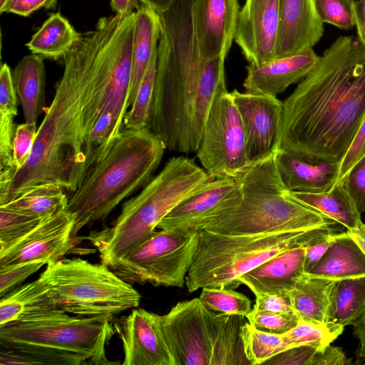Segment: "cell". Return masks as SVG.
Wrapping results in <instances>:
<instances>
[{"label": "cell", "mask_w": 365, "mask_h": 365, "mask_svg": "<svg viewBox=\"0 0 365 365\" xmlns=\"http://www.w3.org/2000/svg\"><path fill=\"white\" fill-rule=\"evenodd\" d=\"M124 354L123 365H175L163 337L159 315L141 308L112 320Z\"/></svg>", "instance_id": "15"}, {"label": "cell", "mask_w": 365, "mask_h": 365, "mask_svg": "<svg viewBox=\"0 0 365 365\" xmlns=\"http://www.w3.org/2000/svg\"><path fill=\"white\" fill-rule=\"evenodd\" d=\"M365 155V115L346 153L339 162L336 179L331 187L341 182L351 168Z\"/></svg>", "instance_id": "44"}, {"label": "cell", "mask_w": 365, "mask_h": 365, "mask_svg": "<svg viewBox=\"0 0 365 365\" xmlns=\"http://www.w3.org/2000/svg\"><path fill=\"white\" fill-rule=\"evenodd\" d=\"M160 33V18L157 12L142 4L136 11L132 48V64L129 106L133 103L152 55L158 47Z\"/></svg>", "instance_id": "26"}, {"label": "cell", "mask_w": 365, "mask_h": 365, "mask_svg": "<svg viewBox=\"0 0 365 365\" xmlns=\"http://www.w3.org/2000/svg\"><path fill=\"white\" fill-rule=\"evenodd\" d=\"M245 317L216 313L199 298L177 303L159 315L160 329L175 365H243L241 339Z\"/></svg>", "instance_id": "9"}, {"label": "cell", "mask_w": 365, "mask_h": 365, "mask_svg": "<svg viewBox=\"0 0 365 365\" xmlns=\"http://www.w3.org/2000/svg\"><path fill=\"white\" fill-rule=\"evenodd\" d=\"M142 4L145 5L158 14H161L168 9L175 0H140Z\"/></svg>", "instance_id": "54"}, {"label": "cell", "mask_w": 365, "mask_h": 365, "mask_svg": "<svg viewBox=\"0 0 365 365\" xmlns=\"http://www.w3.org/2000/svg\"><path fill=\"white\" fill-rule=\"evenodd\" d=\"M198 298L207 308L226 314L246 317L252 309L250 299L232 289L203 287Z\"/></svg>", "instance_id": "35"}, {"label": "cell", "mask_w": 365, "mask_h": 365, "mask_svg": "<svg viewBox=\"0 0 365 365\" xmlns=\"http://www.w3.org/2000/svg\"><path fill=\"white\" fill-rule=\"evenodd\" d=\"M346 232L365 254V224L361 222L357 227L347 230Z\"/></svg>", "instance_id": "53"}, {"label": "cell", "mask_w": 365, "mask_h": 365, "mask_svg": "<svg viewBox=\"0 0 365 365\" xmlns=\"http://www.w3.org/2000/svg\"><path fill=\"white\" fill-rule=\"evenodd\" d=\"M192 158H170L160 172L136 196L126 201L111 227L91 232L86 238L108 267L148 238L160 222L183 200L202 191L211 181Z\"/></svg>", "instance_id": "7"}, {"label": "cell", "mask_w": 365, "mask_h": 365, "mask_svg": "<svg viewBox=\"0 0 365 365\" xmlns=\"http://www.w3.org/2000/svg\"><path fill=\"white\" fill-rule=\"evenodd\" d=\"M18 100L11 69L6 63H4L0 71V111L10 112L17 115Z\"/></svg>", "instance_id": "45"}, {"label": "cell", "mask_w": 365, "mask_h": 365, "mask_svg": "<svg viewBox=\"0 0 365 365\" xmlns=\"http://www.w3.org/2000/svg\"><path fill=\"white\" fill-rule=\"evenodd\" d=\"M45 264H47L45 261L36 260L1 267L0 297L18 287Z\"/></svg>", "instance_id": "40"}, {"label": "cell", "mask_w": 365, "mask_h": 365, "mask_svg": "<svg viewBox=\"0 0 365 365\" xmlns=\"http://www.w3.org/2000/svg\"><path fill=\"white\" fill-rule=\"evenodd\" d=\"M108 317H71L59 309L0 327L6 364H109L106 345L114 334Z\"/></svg>", "instance_id": "4"}, {"label": "cell", "mask_w": 365, "mask_h": 365, "mask_svg": "<svg viewBox=\"0 0 365 365\" xmlns=\"http://www.w3.org/2000/svg\"><path fill=\"white\" fill-rule=\"evenodd\" d=\"M275 160L281 179L289 191H328L334 183L339 168V163L286 150H277Z\"/></svg>", "instance_id": "21"}, {"label": "cell", "mask_w": 365, "mask_h": 365, "mask_svg": "<svg viewBox=\"0 0 365 365\" xmlns=\"http://www.w3.org/2000/svg\"><path fill=\"white\" fill-rule=\"evenodd\" d=\"M199 231H155L109 267L128 283L183 287L192 264Z\"/></svg>", "instance_id": "11"}, {"label": "cell", "mask_w": 365, "mask_h": 365, "mask_svg": "<svg viewBox=\"0 0 365 365\" xmlns=\"http://www.w3.org/2000/svg\"><path fill=\"white\" fill-rule=\"evenodd\" d=\"M323 33L314 0H280L276 58L313 48Z\"/></svg>", "instance_id": "19"}, {"label": "cell", "mask_w": 365, "mask_h": 365, "mask_svg": "<svg viewBox=\"0 0 365 365\" xmlns=\"http://www.w3.org/2000/svg\"><path fill=\"white\" fill-rule=\"evenodd\" d=\"M241 190L235 178L212 179L198 193L187 198L173 209L158 224L163 229H193L217 212L237 204Z\"/></svg>", "instance_id": "18"}, {"label": "cell", "mask_w": 365, "mask_h": 365, "mask_svg": "<svg viewBox=\"0 0 365 365\" xmlns=\"http://www.w3.org/2000/svg\"><path fill=\"white\" fill-rule=\"evenodd\" d=\"M79 35L65 17L56 13L33 35L26 46L32 53L56 60L62 58Z\"/></svg>", "instance_id": "30"}, {"label": "cell", "mask_w": 365, "mask_h": 365, "mask_svg": "<svg viewBox=\"0 0 365 365\" xmlns=\"http://www.w3.org/2000/svg\"><path fill=\"white\" fill-rule=\"evenodd\" d=\"M335 281L304 274L289 292L294 312L300 319L325 323L329 296Z\"/></svg>", "instance_id": "29"}, {"label": "cell", "mask_w": 365, "mask_h": 365, "mask_svg": "<svg viewBox=\"0 0 365 365\" xmlns=\"http://www.w3.org/2000/svg\"><path fill=\"white\" fill-rule=\"evenodd\" d=\"M334 226L282 232L227 235L199 231L185 285L192 293L203 287L235 289L240 277L288 250L309 247L333 233Z\"/></svg>", "instance_id": "8"}, {"label": "cell", "mask_w": 365, "mask_h": 365, "mask_svg": "<svg viewBox=\"0 0 365 365\" xmlns=\"http://www.w3.org/2000/svg\"><path fill=\"white\" fill-rule=\"evenodd\" d=\"M323 349L319 345L305 344L289 347L267 360V365H309L319 350Z\"/></svg>", "instance_id": "43"}, {"label": "cell", "mask_w": 365, "mask_h": 365, "mask_svg": "<svg viewBox=\"0 0 365 365\" xmlns=\"http://www.w3.org/2000/svg\"><path fill=\"white\" fill-rule=\"evenodd\" d=\"M344 328L327 322L314 323L300 319L294 329L282 336L287 349L305 344L324 348L334 341L343 332Z\"/></svg>", "instance_id": "34"}, {"label": "cell", "mask_w": 365, "mask_h": 365, "mask_svg": "<svg viewBox=\"0 0 365 365\" xmlns=\"http://www.w3.org/2000/svg\"><path fill=\"white\" fill-rule=\"evenodd\" d=\"M43 220L0 206V252L26 235Z\"/></svg>", "instance_id": "36"}, {"label": "cell", "mask_w": 365, "mask_h": 365, "mask_svg": "<svg viewBox=\"0 0 365 365\" xmlns=\"http://www.w3.org/2000/svg\"><path fill=\"white\" fill-rule=\"evenodd\" d=\"M107 40V25L100 19L94 29L80 33L62 57L63 73L53 99L4 205L40 184H56L71 192L81 185L88 171V140L105 103Z\"/></svg>", "instance_id": "1"}, {"label": "cell", "mask_w": 365, "mask_h": 365, "mask_svg": "<svg viewBox=\"0 0 365 365\" xmlns=\"http://www.w3.org/2000/svg\"><path fill=\"white\" fill-rule=\"evenodd\" d=\"M319 58V56L311 48L259 66L249 63L243 87L247 93L277 96L290 85L304 79Z\"/></svg>", "instance_id": "20"}, {"label": "cell", "mask_w": 365, "mask_h": 365, "mask_svg": "<svg viewBox=\"0 0 365 365\" xmlns=\"http://www.w3.org/2000/svg\"><path fill=\"white\" fill-rule=\"evenodd\" d=\"M365 115V43L339 36L283 101L277 150L339 163Z\"/></svg>", "instance_id": "2"}, {"label": "cell", "mask_w": 365, "mask_h": 365, "mask_svg": "<svg viewBox=\"0 0 365 365\" xmlns=\"http://www.w3.org/2000/svg\"><path fill=\"white\" fill-rule=\"evenodd\" d=\"M160 33L149 128L170 151L196 153L214 101L227 91L225 58L200 53L190 0L158 14Z\"/></svg>", "instance_id": "3"}, {"label": "cell", "mask_w": 365, "mask_h": 365, "mask_svg": "<svg viewBox=\"0 0 365 365\" xmlns=\"http://www.w3.org/2000/svg\"><path fill=\"white\" fill-rule=\"evenodd\" d=\"M6 1L7 0H0V7L4 6Z\"/></svg>", "instance_id": "56"}, {"label": "cell", "mask_w": 365, "mask_h": 365, "mask_svg": "<svg viewBox=\"0 0 365 365\" xmlns=\"http://www.w3.org/2000/svg\"><path fill=\"white\" fill-rule=\"evenodd\" d=\"M280 0H245L240 10L235 41L249 63L276 58Z\"/></svg>", "instance_id": "16"}, {"label": "cell", "mask_w": 365, "mask_h": 365, "mask_svg": "<svg viewBox=\"0 0 365 365\" xmlns=\"http://www.w3.org/2000/svg\"><path fill=\"white\" fill-rule=\"evenodd\" d=\"M165 149L149 128L122 130L68 199L66 210L75 218L73 238L83 227L106 219L120 202L145 186Z\"/></svg>", "instance_id": "5"}, {"label": "cell", "mask_w": 365, "mask_h": 365, "mask_svg": "<svg viewBox=\"0 0 365 365\" xmlns=\"http://www.w3.org/2000/svg\"><path fill=\"white\" fill-rule=\"evenodd\" d=\"M59 309L52 300L47 287L38 277L34 282L16 287L1 297L0 327L46 316Z\"/></svg>", "instance_id": "23"}, {"label": "cell", "mask_w": 365, "mask_h": 365, "mask_svg": "<svg viewBox=\"0 0 365 365\" xmlns=\"http://www.w3.org/2000/svg\"><path fill=\"white\" fill-rule=\"evenodd\" d=\"M307 247L278 254L240 277L241 284L255 294L267 292L289 294L304 274Z\"/></svg>", "instance_id": "22"}, {"label": "cell", "mask_w": 365, "mask_h": 365, "mask_svg": "<svg viewBox=\"0 0 365 365\" xmlns=\"http://www.w3.org/2000/svg\"><path fill=\"white\" fill-rule=\"evenodd\" d=\"M68 202L63 187L53 183H43L29 188L0 206L44 220L66 210Z\"/></svg>", "instance_id": "31"}, {"label": "cell", "mask_w": 365, "mask_h": 365, "mask_svg": "<svg viewBox=\"0 0 365 365\" xmlns=\"http://www.w3.org/2000/svg\"><path fill=\"white\" fill-rule=\"evenodd\" d=\"M254 312L287 313L294 312L289 294L256 292Z\"/></svg>", "instance_id": "46"}, {"label": "cell", "mask_w": 365, "mask_h": 365, "mask_svg": "<svg viewBox=\"0 0 365 365\" xmlns=\"http://www.w3.org/2000/svg\"><path fill=\"white\" fill-rule=\"evenodd\" d=\"M47 4L46 6V9H54L57 4L58 0H46Z\"/></svg>", "instance_id": "55"}, {"label": "cell", "mask_w": 365, "mask_h": 365, "mask_svg": "<svg viewBox=\"0 0 365 365\" xmlns=\"http://www.w3.org/2000/svg\"><path fill=\"white\" fill-rule=\"evenodd\" d=\"M334 234L333 233L326 239L307 247L304 260L305 274L314 268L327 252L334 240Z\"/></svg>", "instance_id": "49"}, {"label": "cell", "mask_w": 365, "mask_h": 365, "mask_svg": "<svg viewBox=\"0 0 365 365\" xmlns=\"http://www.w3.org/2000/svg\"><path fill=\"white\" fill-rule=\"evenodd\" d=\"M235 179L241 190L240 201L207 220L198 231L250 235L337 224L289 196L279 175L275 153L252 163Z\"/></svg>", "instance_id": "6"}, {"label": "cell", "mask_w": 365, "mask_h": 365, "mask_svg": "<svg viewBox=\"0 0 365 365\" xmlns=\"http://www.w3.org/2000/svg\"><path fill=\"white\" fill-rule=\"evenodd\" d=\"M16 115L0 111V171L13 169V142Z\"/></svg>", "instance_id": "41"}, {"label": "cell", "mask_w": 365, "mask_h": 365, "mask_svg": "<svg viewBox=\"0 0 365 365\" xmlns=\"http://www.w3.org/2000/svg\"><path fill=\"white\" fill-rule=\"evenodd\" d=\"M351 364V359L346 357L341 348L331 346L329 344L316 352L309 365H347Z\"/></svg>", "instance_id": "47"}, {"label": "cell", "mask_w": 365, "mask_h": 365, "mask_svg": "<svg viewBox=\"0 0 365 365\" xmlns=\"http://www.w3.org/2000/svg\"><path fill=\"white\" fill-rule=\"evenodd\" d=\"M359 212H365V155L351 168L341 180Z\"/></svg>", "instance_id": "42"}, {"label": "cell", "mask_w": 365, "mask_h": 365, "mask_svg": "<svg viewBox=\"0 0 365 365\" xmlns=\"http://www.w3.org/2000/svg\"><path fill=\"white\" fill-rule=\"evenodd\" d=\"M356 27L357 38L365 43V0L356 1Z\"/></svg>", "instance_id": "50"}, {"label": "cell", "mask_w": 365, "mask_h": 365, "mask_svg": "<svg viewBox=\"0 0 365 365\" xmlns=\"http://www.w3.org/2000/svg\"><path fill=\"white\" fill-rule=\"evenodd\" d=\"M365 316V275L336 280L330 290L326 322L344 327Z\"/></svg>", "instance_id": "28"}, {"label": "cell", "mask_w": 365, "mask_h": 365, "mask_svg": "<svg viewBox=\"0 0 365 365\" xmlns=\"http://www.w3.org/2000/svg\"><path fill=\"white\" fill-rule=\"evenodd\" d=\"M288 194L296 201L341 224L347 230L357 227L362 222L361 212L342 181L326 192L288 190Z\"/></svg>", "instance_id": "27"}, {"label": "cell", "mask_w": 365, "mask_h": 365, "mask_svg": "<svg viewBox=\"0 0 365 365\" xmlns=\"http://www.w3.org/2000/svg\"><path fill=\"white\" fill-rule=\"evenodd\" d=\"M110 6L120 15L130 14L140 6L137 0H110Z\"/></svg>", "instance_id": "51"}, {"label": "cell", "mask_w": 365, "mask_h": 365, "mask_svg": "<svg viewBox=\"0 0 365 365\" xmlns=\"http://www.w3.org/2000/svg\"><path fill=\"white\" fill-rule=\"evenodd\" d=\"M74 216L67 210L46 218L0 252V267L19 263L58 260L72 247Z\"/></svg>", "instance_id": "14"}, {"label": "cell", "mask_w": 365, "mask_h": 365, "mask_svg": "<svg viewBox=\"0 0 365 365\" xmlns=\"http://www.w3.org/2000/svg\"><path fill=\"white\" fill-rule=\"evenodd\" d=\"M246 318L250 324L259 330L281 335L294 329L300 320L294 312L276 313L252 310Z\"/></svg>", "instance_id": "38"}, {"label": "cell", "mask_w": 365, "mask_h": 365, "mask_svg": "<svg viewBox=\"0 0 365 365\" xmlns=\"http://www.w3.org/2000/svg\"><path fill=\"white\" fill-rule=\"evenodd\" d=\"M354 335L359 344L357 356L363 359V364H365V316L360 323L354 327Z\"/></svg>", "instance_id": "52"}, {"label": "cell", "mask_w": 365, "mask_h": 365, "mask_svg": "<svg viewBox=\"0 0 365 365\" xmlns=\"http://www.w3.org/2000/svg\"><path fill=\"white\" fill-rule=\"evenodd\" d=\"M46 0H7L5 4L0 7V12L29 16L41 8H46Z\"/></svg>", "instance_id": "48"}, {"label": "cell", "mask_w": 365, "mask_h": 365, "mask_svg": "<svg viewBox=\"0 0 365 365\" xmlns=\"http://www.w3.org/2000/svg\"><path fill=\"white\" fill-rule=\"evenodd\" d=\"M196 153L212 179L235 178L252 163L244 125L230 93L222 94L212 103Z\"/></svg>", "instance_id": "12"}, {"label": "cell", "mask_w": 365, "mask_h": 365, "mask_svg": "<svg viewBox=\"0 0 365 365\" xmlns=\"http://www.w3.org/2000/svg\"><path fill=\"white\" fill-rule=\"evenodd\" d=\"M37 130L36 123L25 122L16 128L13 142V168L15 175L27 163L31 156Z\"/></svg>", "instance_id": "39"}, {"label": "cell", "mask_w": 365, "mask_h": 365, "mask_svg": "<svg viewBox=\"0 0 365 365\" xmlns=\"http://www.w3.org/2000/svg\"><path fill=\"white\" fill-rule=\"evenodd\" d=\"M356 0H314L322 21L340 29L348 30L356 25Z\"/></svg>", "instance_id": "37"}, {"label": "cell", "mask_w": 365, "mask_h": 365, "mask_svg": "<svg viewBox=\"0 0 365 365\" xmlns=\"http://www.w3.org/2000/svg\"><path fill=\"white\" fill-rule=\"evenodd\" d=\"M245 356L250 364H263L287 349L283 336L259 330L246 322L241 329Z\"/></svg>", "instance_id": "33"}, {"label": "cell", "mask_w": 365, "mask_h": 365, "mask_svg": "<svg viewBox=\"0 0 365 365\" xmlns=\"http://www.w3.org/2000/svg\"><path fill=\"white\" fill-rule=\"evenodd\" d=\"M12 78L25 122L36 123L46 110V70L42 57L34 53L23 57L15 66Z\"/></svg>", "instance_id": "24"}, {"label": "cell", "mask_w": 365, "mask_h": 365, "mask_svg": "<svg viewBox=\"0 0 365 365\" xmlns=\"http://www.w3.org/2000/svg\"><path fill=\"white\" fill-rule=\"evenodd\" d=\"M39 277L55 304L77 316L114 317L140 304V293L102 262L63 257L48 262Z\"/></svg>", "instance_id": "10"}, {"label": "cell", "mask_w": 365, "mask_h": 365, "mask_svg": "<svg viewBox=\"0 0 365 365\" xmlns=\"http://www.w3.org/2000/svg\"><path fill=\"white\" fill-rule=\"evenodd\" d=\"M200 53L207 60L225 58L235 41L238 0H190Z\"/></svg>", "instance_id": "17"}, {"label": "cell", "mask_w": 365, "mask_h": 365, "mask_svg": "<svg viewBox=\"0 0 365 365\" xmlns=\"http://www.w3.org/2000/svg\"><path fill=\"white\" fill-rule=\"evenodd\" d=\"M157 50L158 47L152 55L131 109L125 115L123 125L125 129L149 128L157 70Z\"/></svg>", "instance_id": "32"}, {"label": "cell", "mask_w": 365, "mask_h": 365, "mask_svg": "<svg viewBox=\"0 0 365 365\" xmlns=\"http://www.w3.org/2000/svg\"><path fill=\"white\" fill-rule=\"evenodd\" d=\"M240 115L252 163L274 153L280 138L283 102L277 96L230 92Z\"/></svg>", "instance_id": "13"}, {"label": "cell", "mask_w": 365, "mask_h": 365, "mask_svg": "<svg viewBox=\"0 0 365 365\" xmlns=\"http://www.w3.org/2000/svg\"><path fill=\"white\" fill-rule=\"evenodd\" d=\"M307 274L334 281L365 275V254L347 232H336L327 252Z\"/></svg>", "instance_id": "25"}]
</instances>
